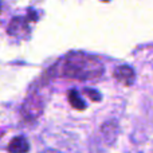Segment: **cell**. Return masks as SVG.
<instances>
[{"label": "cell", "mask_w": 153, "mask_h": 153, "mask_svg": "<svg viewBox=\"0 0 153 153\" xmlns=\"http://www.w3.org/2000/svg\"><path fill=\"white\" fill-rule=\"evenodd\" d=\"M85 94H87L90 98H91L94 102H97V101H101V94L98 91H95V90H91V89H85L83 90Z\"/></svg>", "instance_id": "cell-8"}, {"label": "cell", "mask_w": 153, "mask_h": 153, "mask_svg": "<svg viewBox=\"0 0 153 153\" xmlns=\"http://www.w3.org/2000/svg\"><path fill=\"white\" fill-rule=\"evenodd\" d=\"M114 78L122 83L124 86H132L134 83V79H136V73H134V69L128 65H121V66H117L114 69V73H113Z\"/></svg>", "instance_id": "cell-4"}, {"label": "cell", "mask_w": 153, "mask_h": 153, "mask_svg": "<svg viewBox=\"0 0 153 153\" xmlns=\"http://www.w3.org/2000/svg\"><path fill=\"white\" fill-rule=\"evenodd\" d=\"M103 1H108V0H103Z\"/></svg>", "instance_id": "cell-9"}, {"label": "cell", "mask_w": 153, "mask_h": 153, "mask_svg": "<svg viewBox=\"0 0 153 153\" xmlns=\"http://www.w3.org/2000/svg\"><path fill=\"white\" fill-rule=\"evenodd\" d=\"M7 32L8 35H11L12 38H19V39H27L30 36V26H28V22L27 19L24 18H13L12 20L10 22L7 27Z\"/></svg>", "instance_id": "cell-3"}, {"label": "cell", "mask_w": 153, "mask_h": 153, "mask_svg": "<svg viewBox=\"0 0 153 153\" xmlns=\"http://www.w3.org/2000/svg\"><path fill=\"white\" fill-rule=\"evenodd\" d=\"M69 101L73 108L76 109V110H85L86 109V103H85V101L82 100V97L75 89H71L69 91Z\"/></svg>", "instance_id": "cell-7"}, {"label": "cell", "mask_w": 153, "mask_h": 153, "mask_svg": "<svg viewBox=\"0 0 153 153\" xmlns=\"http://www.w3.org/2000/svg\"><path fill=\"white\" fill-rule=\"evenodd\" d=\"M47 73L58 78L87 82L100 79L105 73V66L100 56L82 51H71L48 69Z\"/></svg>", "instance_id": "cell-1"}, {"label": "cell", "mask_w": 153, "mask_h": 153, "mask_svg": "<svg viewBox=\"0 0 153 153\" xmlns=\"http://www.w3.org/2000/svg\"><path fill=\"white\" fill-rule=\"evenodd\" d=\"M117 134H118V125L116 121L105 122L100 129V138L103 141L105 146H110L116 141Z\"/></svg>", "instance_id": "cell-5"}, {"label": "cell", "mask_w": 153, "mask_h": 153, "mask_svg": "<svg viewBox=\"0 0 153 153\" xmlns=\"http://www.w3.org/2000/svg\"><path fill=\"white\" fill-rule=\"evenodd\" d=\"M7 151L10 153H28L30 143L24 136H18V137H13L10 141Z\"/></svg>", "instance_id": "cell-6"}, {"label": "cell", "mask_w": 153, "mask_h": 153, "mask_svg": "<svg viewBox=\"0 0 153 153\" xmlns=\"http://www.w3.org/2000/svg\"><path fill=\"white\" fill-rule=\"evenodd\" d=\"M43 110H45V100L38 91H32L23 102L20 111L22 118L26 122H34L42 116Z\"/></svg>", "instance_id": "cell-2"}]
</instances>
